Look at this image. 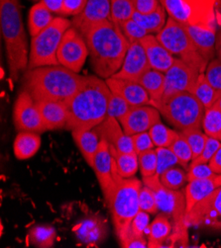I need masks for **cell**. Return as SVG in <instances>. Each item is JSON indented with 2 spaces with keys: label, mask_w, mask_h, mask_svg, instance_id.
<instances>
[{
  "label": "cell",
  "mask_w": 221,
  "mask_h": 248,
  "mask_svg": "<svg viewBox=\"0 0 221 248\" xmlns=\"http://www.w3.org/2000/svg\"><path fill=\"white\" fill-rule=\"evenodd\" d=\"M89 51L91 66L98 77L107 79L121 68L130 43L111 20L97 23L82 34Z\"/></svg>",
  "instance_id": "1"
},
{
  "label": "cell",
  "mask_w": 221,
  "mask_h": 248,
  "mask_svg": "<svg viewBox=\"0 0 221 248\" xmlns=\"http://www.w3.org/2000/svg\"><path fill=\"white\" fill-rule=\"evenodd\" d=\"M112 92L103 78L88 76L85 83L66 102L68 111L67 128L70 131L92 130L107 116Z\"/></svg>",
  "instance_id": "2"
},
{
  "label": "cell",
  "mask_w": 221,
  "mask_h": 248,
  "mask_svg": "<svg viewBox=\"0 0 221 248\" xmlns=\"http://www.w3.org/2000/svg\"><path fill=\"white\" fill-rule=\"evenodd\" d=\"M86 77L61 64L29 69L23 77V88L35 100L67 101L83 86Z\"/></svg>",
  "instance_id": "3"
},
{
  "label": "cell",
  "mask_w": 221,
  "mask_h": 248,
  "mask_svg": "<svg viewBox=\"0 0 221 248\" xmlns=\"http://www.w3.org/2000/svg\"><path fill=\"white\" fill-rule=\"evenodd\" d=\"M0 23L10 78L17 81L20 73L28 69L30 54L19 0H0Z\"/></svg>",
  "instance_id": "4"
},
{
  "label": "cell",
  "mask_w": 221,
  "mask_h": 248,
  "mask_svg": "<svg viewBox=\"0 0 221 248\" xmlns=\"http://www.w3.org/2000/svg\"><path fill=\"white\" fill-rule=\"evenodd\" d=\"M112 170L116 188L108 207L112 215L117 238L120 245L124 247L128 240L131 222L141 211L139 206V192L143 183L135 177H121L114 166L113 160Z\"/></svg>",
  "instance_id": "5"
},
{
  "label": "cell",
  "mask_w": 221,
  "mask_h": 248,
  "mask_svg": "<svg viewBox=\"0 0 221 248\" xmlns=\"http://www.w3.org/2000/svg\"><path fill=\"white\" fill-rule=\"evenodd\" d=\"M165 119L181 131L202 128L204 106L191 92H179L153 104Z\"/></svg>",
  "instance_id": "6"
},
{
  "label": "cell",
  "mask_w": 221,
  "mask_h": 248,
  "mask_svg": "<svg viewBox=\"0 0 221 248\" xmlns=\"http://www.w3.org/2000/svg\"><path fill=\"white\" fill-rule=\"evenodd\" d=\"M143 184L150 187L156 197L159 212L165 214L170 221L174 224L171 233V241L187 240V227L186 225L185 217L187 211L186 195L183 192L170 189L162 184L158 175L150 177H143Z\"/></svg>",
  "instance_id": "7"
},
{
  "label": "cell",
  "mask_w": 221,
  "mask_h": 248,
  "mask_svg": "<svg viewBox=\"0 0 221 248\" xmlns=\"http://www.w3.org/2000/svg\"><path fill=\"white\" fill-rule=\"evenodd\" d=\"M72 23L64 17H55L54 21L35 37H32L28 69L41 66L58 65V49L65 33Z\"/></svg>",
  "instance_id": "8"
},
{
  "label": "cell",
  "mask_w": 221,
  "mask_h": 248,
  "mask_svg": "<svg viewBox=\"0 0 221 248\" xmlns=\"http://www.w3.org/2000/svg\"><path fill=\"white\" fill-rule=\"evenodd\" d=\"M156 37L171 55L181 57V60L204 73L208 62L199 53L183 24L169 17Z\"/></svg>",
  "instance_id": "9"
},
{
  "label": "cell",
  "mask_w": 221,
  "mask_h": 248,
  "mask_svg": "<svg viewBox=\"0 0 221 248\" xmlns=\"http://www.w3.org/2000/svg\"><path fill=\"white\" fill-rule=\"evenodd\" d=\"M88 55V46L84 36L71 26L65 33L58 49L59 64L79 73L84 67Z\"/></svg>",
  "instance_id": "10"
},
{
  "label": "cell",
  "mask_w": 221,
  "mask_h": 248,
  "mask_svg": "<svg viewBox=\"0 0 221 248\" xmlns=\"http://www.w3.org/2000/svg\"><path fill=\"white\" fill-rule=\"evenodd\" d=\"M187 228L221 229V187L196 204L186 215Z\"/></svg>",
  "instance_id": "11"
},
{
  "label": "cell",
  "mask_w": 221,
  "mask_h": 248,
  "mask_svg": "<svg viewBox=\"0 0 221 248\" xmlns=\"http://www.w3.org/2000/svg\"><path fill=\"white\" fill-rule=\"evenodd\" d=\"M13 123L19 132L42 134L47 131L35 100L24 89L19 93L14 102Z\"/></svg>",
  "instance_id": "12"
},
{
  "label": "cell",
  "mask_w": 221,
  "mask_h": 248,
  "mask_svg": "<svg viewBox=\"0 0 221 248\" xmlns=\"http://www.w3.org/2000/svg\"><path fill=\"white\" fill-rule=\"evenodd\" d=\"M201 72L198 69L176 58L173 65L165 72V93L163 98L179 92H191Z\"/></svg>",
  "instance_id": "13"
},
{
  "label": "cell",
  "mask_w": 221,
  "mask_h": 248,
  "mask_svg": "<svg viewBox=\"0 0 221 248\" xmlns=\"http://www.w3.org/2000/svg\"><path fill=\"white\" fill-rule=\"evenodd\" d=\"M91 167L101 185L105 201L107 205H109L115 192L116 182L113 177L112 155L110 154L109 144L103 139H101Z\"/></svg>",
  "instance_id": "14"
},
{
  "label": "cell",
  "mask_w": 221,
  "mask_h": 248,
  "mask_svg": "<svg viewBox=\"0 0 221 248\" xmlns=\"http://www.w3.org/2000/svg\"><path fill=\"white\" fill-rule=\"evenodd\" d=\"M122 128L128 136L149 132V130L162 122L160 112L152 105H144L132 107L126 116L120 121Z\"/></svg>",
  "instance_id": "15"
},
{
  "label": "cell",
  "mask_w": 221,
  "mask_h": 248,
  "mask_svg": "<svg viewBox=\"0 0 221 248\" xmlns=\"http://www.w3.org/2000/svg\"><path fill=\"white\" fill-rule=\"evenodd\" d=\"M149 69H151V66L147 59L145 49L140 42H136L130 44L124 62L113 78L137 82Z\"/></svg>",
  "instance_id": "16"
},
{
  "label": "cell",
  "mask_w": 221,
  "mask_h": 248,
  "mask_svg": "<svg viewBox=\"0 0 221 248\" xmlns=\"http://www.w3.org/2000/svg\"><path fill=\"white\" fill-rule=\"evenodd\" d=\"M120 122L110 116H106L102 124L94 130L101 139L105 140L109 144L113 145L117 151L125 154H136L133 147L132 139L122 128Z\"/></svg>",
  "instance_id": "17"
},
{
  "label": "cell",
  "mask_w": 221,
  "mask_h": 248,
  "mask_svg": "<svg viewBox=\"0 0 221 248\" xmlns=\"http://www.w3.org/2000/svg\"><path fill=\"white\" fill-rule=\"evenodd\" d=\"M218 0H183L187 24L216 31L215 7Z\"/></svg>",
  "instance_id": "18"
},
{
  "label": "cell",
  "mask_w": 221,
  "mask_h": 248,
  "mask_svg": "<svg viewBox=\"0 0 221 248\" xmlns=\"http://www.w3.org/2000/svg\"><path fill=\"white\" fill-rule=\"evenodd\" d=\"M111 0H88L83 12L72 19V26L82 34L93 25L110 20Z\"/></svg>",
  "instance_id": "19"
},
{
  "label": "cell",
  "mask_w": 221,
  "mask_h": 248,
  "mask_svg": "<svg viewBox=\"0 0 221 248\" xmlns=\"http://www.w3.org/2000/svg\"><path fill=\"white\" fill-rule=\"evenodd\" d=\"M105 81L112 93L125 99L132 107L151 104L149 94L140 83L113 77L105 79Z\"/></svg>",
  "instance_id": "20"
},
{
  "label": "cell",
  "mask_w": 221,
  "mask_h": 248,
  "mask_svg": "<svg viewBox=\"0 0 221 248\" xmlns=\"http://www.w3.org/2000/svg\"><path fill=\"white\" fill-rule=\"evenodd\" d=\"M152 69L166 72L173 63L176 58L159 42L156 36L148 34L140 41Z\"/></svg>",
  "instance_id": "21"
},
{
  "label": "cell",
  "mask_w": 221,
  "mask_h": 248,
  "mask_svg": "<svg viewBox=\"0 0 221 248\" xmlns=\"http://www.w3.org/2000/svg\"><path fill=\"white\" fill-rule=\"evenodd\" d=\"M47 131L67 128L68 111L65 101L43 100L36 102Z\"/></svg>",
  "instance_id": "22"
},
{
  "label": "cell",
  "mask_w": 221,
  "mask_h": 248,
  "mask_svg": "<svg viewBox=\"0 0 221 248\" xmlns=\"http://www.w3.org/2000/svg\"><path fill=\"white\" fill-rule=\"evenodd\" d=\"M219 187H221V174H216L209 178L188 182L185 191L187 201L186 215L190 212V210L196 204L204 200V198L209 196L214 190Z\"/></svg>",
  "instance_id": "23"
},
{
  "label": "cell",
  "mask_w": 221,
  "mask_h": 248,
  "mask_svg": "<svg viewBox=\"0 0 221 248\" xmlns=\"http://www.w3.org/2000/svg\"><path fill=\"white\" fill-rule=\"evenodd\" d=\"M189 37L191 38L195 47L198 48L202 57L209 63L212 60L216 43V31L206 28L193 26L189 24H183Z\"/></svg>",
  "instance_id": "24"
},
{
  "label": "cell",
  "mask_w": 221,
  "mask_h": 248,
  "mask_svg": "<svg viewBox=\"0 0 221 248\" xmlns=\"http://www.w3.org/2000/svg\"><path fill=\"white\" fill-rule=\"evenodd\" d=\"M40 134L32 132H20L13 142V153L17 159L25 160L33 157L40 150Z\"/></svg>",
  "instance_id": "25"
},
{
  "label": "cell",
  "mask_w": 221,
  "mask_h": 248,
  "mask_svg": "<svg viewBox=\"0 0 221 248\" xmlns=\"http://www.w3.org/2000/svg\"><path fill=\"white\" fill-rule=\"evenodd\" d=\"M73 140H75L79 150L81 151L84 158L87 164L91 167L93 163V158L97 151L98 144H100L101 138L97 132L92 130H76L71 131Z\"/></svg>",
  "instance_id": "26"
},
{
  "label": "cell",
  "mask_w": 221,
  "mask_h": 248,
  "mask_svg": "<svg viewBox=\"0 0 221 248\" xmlns=\"http://www.w3.org/2000/svg\"><path fill=\"white\" fill-rule=\"evenodd\" d=\"M173 233V225L170 219L165 215H158L151 222L148 231V247H164V242L170 238Z\"/></svg>",
  "instance_id": "27"
},
{
  "label": "cell",
  "mask_w": 221,
  "mask_h": 248,
  "mask_svg": "<svg viewBox=\"0 0 221 248\" xmlns=\"http://www.w3.org/2000/svg\"><path fill=\"white\" fill-rule=\"evenodd\" d=\"M140 83L147 93L149 94L151 99V104L158 103L164 96L165 93V73L155 70L149 69L146 71L140 79L137 81Z\"/></svg>",
  "instance_id": "28"
},
{
  "label": "cell",
  "mask_w": 221,
  "mask_h": 248,
  "mask_svg": "<svg viewBox=\"0 0 221 248\" xmlns=\"http://www.w3.org/2000/svg\"><path fill=\"white\" fill-rule=\"evenodd\" d=\"M53 12L41 0L34 4L28 15V28L30 35L35 37L54 21Z\"/></svg>",
  "instance_id": "29"
},
{
  "label": "cell",
  "mask_w": 221,
  "mask_h": 248,
  "mask_svg": "<svg viewBox=\"0 0 221 248\" xmlns=\"http://www.w3.org/2000/svg\"><path fill=\"white\" fill-rule=\"evenodd\" d=\"M109 150H110L112 160L118 172V174L123 178L134 177L139 168L137 154L121 153L117 151L116 148L111 144H109Z\"/></svg>",
  "instance_id": "30"
},
{
  "label": "cell",
  "mask_w": 221,
  "mask_h": 248,
  "mask_svg": "<svg viewBox=\"0 0 221 248\" xmlns=\"http://www.w3.org/2000/svg\"><path fill=\"white\" fill-rule=\"evenodd\" d=\"M167 14L166 9L163 7V5H161L157 10L150 13H139L135 11L132 19L149 34H158L165 27L167 23Z\"/></svg>",
  "instance_id": "31"
},
{
  "label": "cell",
  "mask_w": 221,
  "mask_h": 248,
  "mask_svg": "<svg viewBox=\"0 0 221 248\" xmlns=\"http://www.w3.org/2000/svg\"><path fill=\"white\" fill-rule=\"evenodd\" d=\"M191 93L199 99L205 109L212 107L221 97V90H217L209 83L204 73L200 74Z\"/></svg>",
  "instance_id": "32"
},
{
  "label": "cell",
  "mask_w": 221,
  "mask_h": 248,
  "mask_svg": "<svg viewBox=\"0 0 221 248\" xmlns=\"http://www.w3.org/2000/svg\"><path fill=\"white\" fill-rule=\"evenodd\" d=\"M57 236L56 229L49 225H37L29 231L28 238L32 245L40 248L53 247Z\"/></svg>",
  "instance_id": "33"
},
{
  "label": "cell",
  "mask_w": 221,
  "mask_h": 248,
  "mask_svg": "<svg viewBox=\"0 0 221 248\" xmlns=\"http://www.w3.org/2000/svg\"><path fill=\"white\" fill-rule=\"evenodd\" d=\"M202 127L209 138L221 140V111L217 107L205 109Z\"/></svg>",
  "instance_id": "34"
},
{
  "label": "cell",
  "mask_w": 221,
  "mask_h": 248,
  "mask_svg": "<svg viewBox=\"0 0 221 248\" xmlns=\"http://www.w3.org/2000/svg\"><path fill=\"white\" fill-rule=\"evenodd\" d=\"M186 140H187L191 152L192 160L198 157L204 151L208 136L201 130V128H189L181 131Z\"/></svg>",
  "instance_id": "35"
},
{
  "label": "cell",
  "mask_w": 221,
  "mask_h": 248,
  "mask_svg": "<svg viewBox=\"0 0 221 248\" xmlns=\"http://www.w3.org/2000/svg\"><path fill=\"white\" fill-rule=\"evenodd\" d=\"M134 12L135 10L131 0H111L110 20L117 26L132 19Z\"/></svg>",
  "instance_id": "36"
},
{
  "label": "cell",
  "mask_w": 221,
  "mask_h": 248,
  "mask_svg": "<svg viewBox=\"0 0 221 248\" xmlns=\"http://www.w3.org/2000/svg\"><path fill=\"white\" fill-rule=\"evenodd\" d=\"M149 134L157 147H169L178 136V132L166 127L162 122L154 125L149 130Z\"/></svg>",
  "instance_id": "37"
},
{
  "label": "cell",
  "mask_w": 221,
  "mask_h": 248,
  "mask_svg": "<svg viewBox=\"0 0 221 248\" xmlns=\"http://www.w3.org/2000/svg\"><path fill=\"white\" fill-rule=\"evenodd\" d=\"M160 181L166 187L179 190L181 189L187 181V173H186L182 168L173 166L166 171H164L160 175Z\"/></svg>",
  "instance_id": "38"
},
{
  "label": "cell",
  "mask_w": 221,
  "mask_h": 248,
  "mask_svg": "<svg viewBox=\"0 0 221 248\" xmlns=\"http://www.w3.org/2000/svg\"><path fill=\"white\" fill-rule=\"evenodd\" d=\"M170 150L173 152L176 156L178 157L181 165H187L192 160V152L191 148L182 134V132L178 133L177 138L175 140L171 142V144L169 146Z\"/></svg>",
  "instance_id": "39"
},
{
  "label": "cell",
  "mask_w": 221,
  "mask_h": 248,
  "mask_svg": "<svg viewBox=\"0 0 221 248\" xmlns=\"http://www.w3.org/2000/svg\"><path fill=\"white\" fill-rule=\"evenodd\" d=\"M138 162L141 174L143 177H150L156 174L158 157L157 152L154 148L149 151H146L138 155Z\"/></svg>",
  "instance_id": "40"
},
{
  "label": "cell",
  "mask_w": 221,
  "mask_h": 248,
  "mask_svg": "<svg viewBox=\"0 0 221 248\" xmlns=\"http://www.w3.org/2000/svg\"><path fill=\"white\" fill-rule=\"evenodd\" d=\"M102 232V227L101 228V224L94 219H87L80 227L77 231V235L84 242H95L96 240L101 239L100 237Z\"/></svg>",
  "instance_id": "41"
},
{
  "label": "cell",
  "mask_w": 221,
  "mask_h": 248,
  "mask_svg": "<svg viewBox=\"0 0 221 248\" xmlns=\"http://www.w3.org/2000/svg\"><path fill=\"white\" fill-rule=\"evenodd\" d=\"M149 224H150L149 214L146 212H143V211H140L135 216V217L133 218V220L131 222L128 240L131 237H145V235H148V231H149V226H150Z\"/></svg>",
  "instance_id": "42"
},
{
  "label": "cell",
  "mask_w": 221,
  "mask_h": 248,
  "mask_svg": "<svg viewBox=\"0 0 221 248\" xmlns=\"http://www.w3.org/2000/svg\"><path fill=\"white\" fill-rule=\"evenodd\" d=\"M132 106L117 94L112 93L109 99L108 108H107V116L113 117L120 121L124 116L128 114V112L131 110Z\"/></svg>",
  "instance_id": "43"
},
{
  "label": "cell",
  "mask_w": 221,
  "mask_h": 248,
  "mask_svg": "<svg viewBox=\"0 0 221 248\" xmlns=\"http://www.w3.org/2000/svg\"><path fill=\"white\" fill-rule=\"evenodd\" d=\"M156 152L158 157L156 175H158L159 177L167 169L176 166L177 164H181L176 155L169 147H157Z\"/></svg>",
  "instance_id": "44"
},
{
  "label": "cell",
  "mask_w": 221,
  "mask_h": 248,
  "mask_svg": "<svg viewBox=\"0 0 221 248\" xmlns=\"http://www.w3.org/2000/svg\"><path fill=\"white\" fill-rule=\"evenodd\" d=\"M118 27L120 28L121 32L123 33V35L125 36V38L128 40L130 44L140 42L141 39H143L145 36L149 34L133 19L121 23Z\"/></svg>",
  "instance_id": "45"
},
{
  "label": "cell",
  "mask_w": 221,
  "mask_h": 248,
  "mask_svg": "<svg viewBox=\"0 0 221 248\" xmlns=\"http://www.w3.org/2000/svg\"><path fill=\"white\" fill-rule=\"evenodd\" d=\"M139 206L141 211L148 214L155 215L159 212L155 194L150 187L146 185L141 187L139 192Z\"/></svg>",
  "instance_id": "46"
},
{
  "label": "cell",
  "mask_w": 221,
  "mask_h": 248,
  "mask_svg": "<svg viewBox=\"0 0 221 248\" xmlns=\"http://www.w3.org/2000/svg\"><path fill=\"white\" fill-rule=\"evenodd\" d=\"M161 4L170 18L181 24H187V13L183 0H163Z\"/></svg>",
  "instance_id": "47"
},
{
  "label": "cell",
  "mask_w": 221,
  "mask_h": 248,
  "mask_svg": "<svg viewBox=\"0 0 221 248\" xmlns=\"http://www.w3.org/2000/svg\"><path fill=\"white\" fill-rule=\"evenodd\" d=\"M220 147H221V140L208 137L203 153L195 159L191 160V162L189 163V166H193L196 164L208 163Z\"/></svg>",
  "instance_id": "48"
},
{
  "label": "cell",
  "mask_w": 221,
  "mask_h": 248,
  "mask_svg": "<svg viewBox=\"0 0 221 248\" xmlns=\"http://www.w3.org/2000/svg\"><path fill=\"white\" fill-rule=\"evenodd\" d=\"M204 74L209 83L214 88L221 90V61L218 59L210 61L207 64Z\"/></svg>",
  "instance_id": "49"
},
{
  "label": "cell",
  "mask_w": 221,
  "mask_h": 248,
  "mask_svg": "<svg viewBox=\"0 0 221 248\" xmlns=\"http://www.w3.org/2000/svg\"><path fill=\"white\" fill-rule=\"evenodd\" d=\"M130 137L132 139L133 147H134V151L137 154V155L146 151L152 150V148H154V146H155L149 132H143V133L135 134Z\"/></svg>",
  "instance_id": "50"
},
{
  "label": "cell",
  "mask_w": 221,
  "mask_h": 248,
  "mask_svg": "<svg viewBox=\"0 0 221 248\" xmlns=\"http://www.w3.org/2000/svg\"><path fill=\"white\" fill-rule=\"evenodd\" d=\"M216 175V173L210 168L208 163L196 164L193 166H189V170L187 172V181H193L199 179L209 178Z\"/></svg>",
  "instance_id": "51"
},
{
  "label": "cell",
  "mask_w": 221,
  "mask_h": 248,
  "mask_svg": "<svg viewBox=\"0 0 221 248\" xmlns=\"http://www.w3.org/2000/svg\"><path fill=\"white\" fill-rule=\"evenodd\" d=\"M88 0H64L62 15L77 16L83 12Z\"/></svg>",
  "instance_id": "52"
},
{
  "label": "cell",
  "mask_w": 221,
  "mask_h": 248,
  "mask_svg": "<svg viewBox=\"0 0 221 248\" xmlns=\"http://www.w3.org/2000/svg\"><path fill=\"white\" fill-rule=\"evenodd\" d=\"M134 10L139 13H150L157 10L162 4L160 0H131Z\"/></svg>",
  "instance_id": "53"
},
{
  "label": "cell",
  "mask_w": 221,
  "mask_h": 248,
  "mask_svg": "<svg viewBox=\"0 0 221 248\" xmlns=\"http://www.w3.org/2000/svg\"><path fill=\"white\" fill-rule=\"evenodd\" d=\"M53 13L62 14L64 0H41Z\"/></svg>",
  "instance_id": "54"
},
{
  "label": "cell",
  "mask_w": 221,
  "mask_h": 248,
  "mask_svg": "<svg viewBox=\"0 0 221 248\" xmlns=\"http://www.w3.org/2000/svg\"><path fill=\"white\" fill-rule=\"evenodd\" d=\"M210 168L216 173V174H221V147L216 152L213 157L208 162Z\"/></svg>",
  "instance_id": "55"
},
{
  "label": "cell",
  "mask_w": 221,
  "mask_h": 248,
  "mask_svg": "<svg viewBox=\"0 0 221 248\" xmlns=\"http://www.w3.org/2000/svg\"><path fill=\"white\" fill-rule=\"evenodd\" d=\"M125 248H145L148 247V242L145 237H131L124 246Z\"/></svg>",
  "instance_id": "56"
},
{
  "label": "cell",
  "mask_w": 221,
  "mask_h": 248,
  "mask_svg": "<svg viewBox=\"0 0 221 248\" xmlns=\"http://www.w3.org/2000/svg\"><path fill=\"white\" fill-rule=\"evenodd\" d=\"M215 49L218 56V60L221 61V32L216 37V43H215Z\"/></svg>",
  "instance_id": "57"
},
{
  "label": "cell",
  "mask_w": 221,
  "mask_h": 248,
  "mask_svg": "<svg viewBox=\"0 0 221 248\" xmlns=\"http://www.w3.org/2000/svg\"><path fill=\"white\" fill-rule=\"evenodd\" d=\"M213 106H215V107H217L220 111H221V97L218 99V100H217V102L213 105Z\"/></svg>",
  "instance_id": "58"
},
{
  "label": "cell",
  "mask_w": 221,
  "mask_h": 248,
  "mask_svg": "<svg viewBox=\"0 0 221 248\" xmlns=\"http://www.w3.org/2000/svg\"><path fill=\"white\" fill-rule=\"evenodd\" d=\"M33 1H40V0H33Z\"/></svg>",
  "instance_id": "59"
},
{
  "label": "cell",
  "mask_w": 221,
  "mask_h": 248,
  "mask_svg": "<svg viewBox=\"0 0 221 248\" xmlns=\"http://www.w3.org/2000/svg\"><path fill=\"white\" fill-rule=\"evenodd\" d=\"M162 1H163V0H160V2H161V3H162Z\"/></svg>",
  "instance_id": "60"
},
{
  "label": "cell",
  "mask_w": 221,
  "mask_h": 248,
  "mask_svg": "<svg viewBox=\"0 0 221 248\" xmlns=\"http://www.w3.org/2000/svg\"><path fill=\"white\" fill-rule=\"evenodd\" d=\"M220 1H221V0H220Z\"/></svg>",
  "instance_id": "61"
}]
</instances>
